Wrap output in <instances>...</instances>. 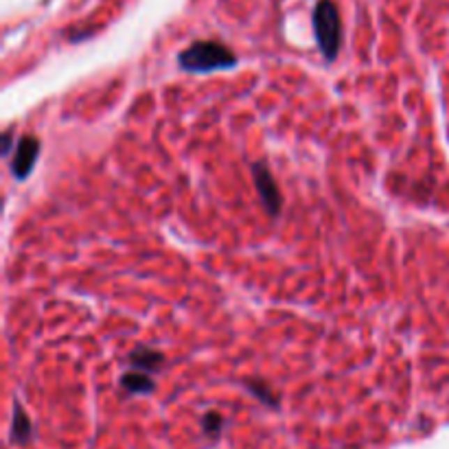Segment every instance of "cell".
<instances>
[{
	"mask_svg": "<svg viewBox=\"0 0 449 449\" xmlns=\"http://www.w3.org/2000/svg\"><path fill=\"white\" fill-rule=\"evenodd\" d=\"M178 61H180V66L189 73H211V70H222V68L235 66L237 55L222 42L199 40V42H193L189 49H184L178 55Z\"/></svg>",
	"mask_w": 449,
	"mask_h": 449,
	"instance_id": "6da1fadb",
	"label": "cell"
},
{
	"mask_svg": "<svg viewBox=\"0 0 449 449\" xmlns=\"http://www.w3.org/2000/svg\"><path fill=\"white\" fill-rule=\"evenodd\" d=\"M314 29L322 55L333 61L340 53V46H342V20H340L337 7L331 0H320L316 5Z\"/></svg>",
	"mask_w": 449,
	"mask_h": 449,
	"instance_id": "7a4b0ae2",
	"label": "cell"
},
{
	"mask_svg": "<svg viewBox=\"0 0 449 449\" xmlns=\"http://www.w3.org/2000/svg\"><path fill=\"white\" fill-rule=\"evenodd\" d=\"M252 176H254V184L263 206L270 215H278L281 213V191H278V184L272 176V172L268 169V165L263 162H254L252 165Z\"/></svg>",
	"mask_w": 449,
	"mask_h": 449,
	"instance_id": "3957f363",
	"label": "cell"
},
{
	"mask_svg": "<svg viewBox=\"0 0 449 449\" xmlns=\"http://www.w3.org/2000/svg\"><path fill=\"white\" fill-rule=\"evenodd\" d=\"M38 153H40V141L36 136H22L18 147H15L13 153V160H11V172L18 180H24L31 169H33L36 160H38Z\"/></svg>",
	"mask_w": 449,
	"mask_h": 449,
	"instance_id": "277c9868",
	"label": "cell"
},
{
	"mask_svg": "<svg viewBox=\"0 0 449 449\" xmlns=\"http://www.w3.org/2000/svg\"><path fill=\"white\" fill-rule=\"evenodd\" d=\"M165 358L162 353L153 351V349H145V347H138L136 351L130 353V364L138 370H145V373H153L162 366Z\"/></svg>",
	"mask_w": 449,
	"mask_h": 449,
	"instance_id": "5b68a950",
	"label": "cell"
},
{
	"mask_svg": "<svg viewBox=\"0 0 449 449\" xmlns=\"http://www.w3.org/2000/svg\"><path fill=\"white\" fill-rule=\"evenodd\" d=\"M121 386L132 395H149V393H153V388H156L153 379L145 373V370H138V368L128 375H123Z\"/></svg>",
	"mask_w": 449,
	"mask_h": 449,
	"instance_id": "8992f818",
	"label": "cell"
},
{
	"mask_svg": "<svg viewBox=\"0 0 449 449\" xmlns=\"http://www.w3.org/2000/svg\"><path fill=\"white\" fill-rule=\"evenodd\" d=\"M33 434V429H31V421L29 416L24 414L22 406L15 404L13 408V421H11V441L13 443H26Z\"/></svg>",
	"mask_w": 449,
	"mask_h": 449,
	"instance_id": "52a82bcc",
	"label": "cell"
},
{
	"mask_svg": "<svg viewBox=\"0 0 449 449\" xmlns=\"http://www.w3.org/2000/svg\"><path fill=\"white\" fill-rule=\"evenodd\" d=\"M202 425H204V432H206V434L218 436V434H220V429H222V425H224V419H222V414H220V412H208V414H204Z\"/></svg>",
	"mask_w": 449,
	"mask_h": 449,
	"instance_id": "ba28073f",
	"label": "cell"
},
{
	"mask_svg": "<svg viewBox=\"0 0 449 449\" xmlns=\"http://www.w3.org/2000/svg\"><path fill=\"white\" fill-rule=\"evenodd\" d=\"M248 388H250L261 401H266V404H270V406H276V397L268 390L266 383H261V381H248Z\"/></svg>",
	"mask_w": 449,
	"mask_h": 449,
	"instance_id": "9c48e42d",
	"label": "cell"
}]
</instances>
